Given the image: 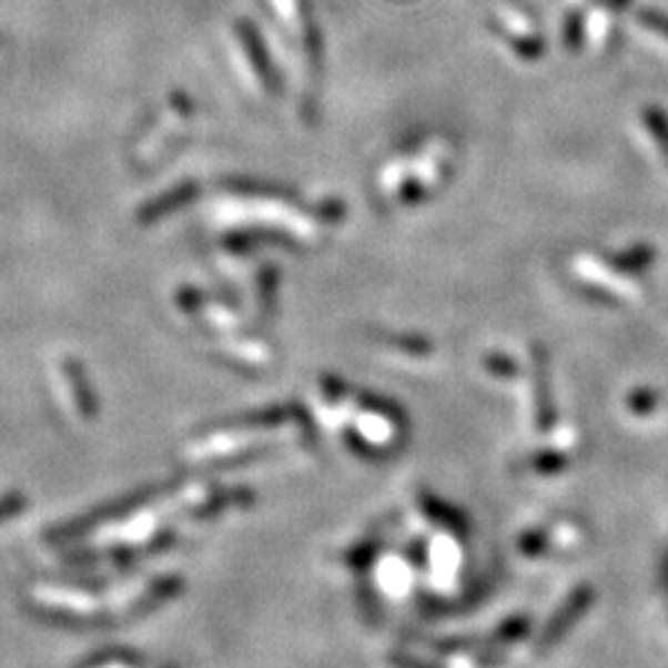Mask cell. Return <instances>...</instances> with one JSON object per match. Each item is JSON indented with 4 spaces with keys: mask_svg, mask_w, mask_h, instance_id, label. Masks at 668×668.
Listing matches in <instances>:
<instances>
[{
    "mask_svg": "<svg viewBox=\"0 0 668 668\" xmlns=\"http://www.w3.org/2000/svg\"><path fill=\"white\" fill-rule=\"evenodd\" d=\"M639 20H641L644 28H649V32H656V36H661V38H668V20L664 16L641 13Z\"/></svg>",
    "mask_w": 668,
    "mask_h": 668,
    "instance_id": "2",
    "label": "cell"
},
{
    "mask_svg": "<svg viewBox=\"0 0 668 668\" xmlns=\"http://www.w3.org/2000/svg\"><path fill=\"white\" fill-rule=\"evenodd\" d=\"M644 126L646 132L654 136L664 161H668V120L664 117V112L656 110V107H649V110L644 112Z\"/></svg>",
    "mask_w": 668,
    "mask_h": 668,
    "instance_id": "1",
    "label": "cell"
}]
</instances>
